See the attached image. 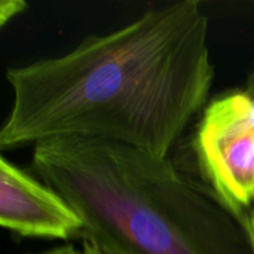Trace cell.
Here are the masks:
<instances>
[{"instance_id": "277c9868", "label": "cell", "mask_w": 254, "mask_h": 254, "mask_svg": "<svg viewBox=\"0 0 254 254\" xmlns=\"http://www.w3.org/2000/svg\"><path fill=\"white\" fill-rule=\"evenodd\" d=\"M0 225L21 237L48 240L83 237L85 231L80 216L55 189L6 156L0 158Z\"/></svg>"}, {"instance_id": "5b68a950", "label": "cell", "mask_w": 254, "mask_h": 254, "mask_svg": "<svg viewBox=\"0 0 254 254\" xmlns=\"http://www.w3.org/2000/svg\"><path fill=\"white\" fill-rule=\"evenodd\" d=\"M232 95L240 106V109L254 121V65L252 71L249 73V77L246 80V85L240 89L232 91Z\"/></svg>"}, {"instance_id": "6da1fadb", "label": "cell", "mask_w": 254, "mask_h": 254, "mask_svg": "<svg viewBox=\"0 0 254 254\" xmlns=\"http://www.w3.org/2000/svg\"><path fill=\"white\" fill-rule=\"evenodd\" d=\"M214 76L202 3L147 9L63 55L9 67L0 149L83 138L168 158L208 104Z\"/></svg>"}, {"instance_id": "9c48e42d", "label": "cell", "mask_w": 254, "mask_h": 254, "mask_svg": "<svg viewBox=\"0 0 254 254\" xmlns=\"http://www.w3.org/2000/svg\"><path fill=\"white\" fill-rule=\"evenodd\" d=\"M247 220H249V226H250V231H252V237H253L254 241V207L247 213Z\"/></svg>"}, {"instance_id": "3957f363", "label": "cell", "mask_w": 254, "mask_h": 254, "mask_svg": "<svg viewBox=\"0 0 254 254\" xmlns=\"http://www.w3.org/2000/svg\"><path fill=\"white\" fill-rule=\"evenodd\" d=\"M193 149L210 188L231 210L247 216L254 207V121L232 91L205 106Z\"/></svg>"}, {"instance_id": "ba28073f", "label": "cell", "mask_w": 254, "mask_h": 254, "mask_svg": "<svg viewBox=\"0 0 254 254\" xmlns=\"http://www.w3.org/2000/svg\"><path fill=\"white\" fill-rule=\"evenodd\" d=\"M39 254H83V252H82V249H76L73 246H61V247H55L52 250Z\"/></svg>"}, {"instance_id": "52a82bcc", "label": "cell", "mask_w": 254, "mask_h": 254, "mask_svg": "<svg viewBox=\"0 0 254 254\" xmlns=\"http://www.w3.org/2000/svg\"><path fill=\"white\" fill-rule=\"evenodd\" d=\"M83 241H82V252L83 254H112L109 250H106L104 247H101L98 243H95L94 240L91 238H86V237H82Z\"/></svg>"}, {"instance_id": "8992f818", "label": "cell", "mask_w": 254, "mask_h": 254, "mask_svg": "<svg viewBox=\"0 0 254 254\" xmlns=\"http://www.w3.org/2000/svg\"><path fill=\"white\" fill-rule=\"evenodd\" d=\"M27 7L25 1L21 0H1L0 1V22L4 25L9 19L21 13Z\"/></svg>"}, {"instance_id": "7a4b0ae2", "label": "cell", "mask_w": 254, "mask_h": 254, "mask_svg": "<svg viewBox=\"0 0 254 254\" xmlns=\"http://www.w3.org/2000/svg\"><path fill=\"white\" fill-rule=\"evenodd\" d=\"M34 173L112 254H254L247 216L168 158L98 140L33 146Z\"/></svg>"}]
</instances>
